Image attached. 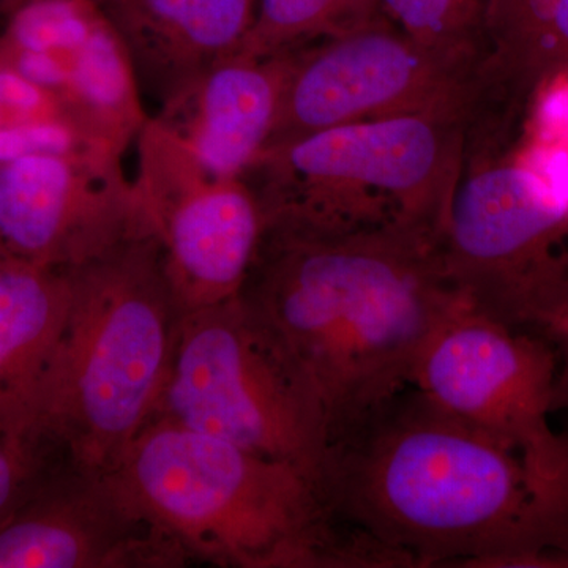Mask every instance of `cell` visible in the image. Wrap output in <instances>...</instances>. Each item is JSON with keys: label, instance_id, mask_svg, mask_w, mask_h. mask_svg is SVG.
<instances>
[{"label": "cell", "instance_id": "obj_1", "mask_svg": "<svg viewBox=\"0 0 568 568\" xmlns=\"http://www.w3.org/2000/svg\"><path fill=\"white\" fill-rule=\"evenodd\" d=\"M320 484L338 518L407 568L568 567V470L417 388L335 439Z\"/></svg>", "mask_w": 568, "mask_h": 568}, {"label": "cell", "instance_id": "obj_2", "mask_svg": "<svg viewBox=\"0 0 568 568\" xmlns=\"http://www.w3.org/2000/svg\"><path fill=\"white\" fill-rule=\"evenodd\" d=\"M241 298L312 396L331 446L410 387L426 343L467 295L439 239L409 224L267 223Z\"/></svg>", "mask_w": 568, "mask_h": 568}, {"label": "cell", "instance_id": "obj_3", "mask_svg": "<svg viewBox=\"0 0 568 568\" xmlns=\"http://www.w3.org/2000/svg\"><path fill=\"white\" fill-rule=\"evenodd\" d=\"M190 559L234 568H406L346 525L305 467L153 416L114 470Z\"/></svg>", "mask_w": 568, "mask_h": 568}, {"label": "cell", "instance_id": "obj_4", "mask_svg": "<svg viewBox=\"0 0 568 568\" xmlns=\"http://www.w3.org/2000/svg\"><path fill=\"white\" fill-rule=\"evenodd\" d=\"M70 272L73 304L61 343L0 437L59 447L74 469L112 474L155 416L181 312L153 231Z\"/></svg>", "mask_w": 568, "mask_h": 568}, {"label": "cell", "instance_id": "obj_5", "mask_svg": "<svg viewBox=\"0 0 568 568\" xmlns=\"http://www.w3.org/2000/svg\"><path fill=\"white\" fill-rule=\"evenodd\" d=\"M488 155L470 119L396 115L265 149L242 179L265 223L351 230L402 222L440 241L459 182Z\"/></svg>", "mask_w": 568, "mask_h": 568}, {"label": "cell", "instance_id": "obj_6", "mask_svg": "<svg viewBox=\"0 0 568 568\" xmlns=\"http://www.w3.org/2000/svg\"><path fill=\"white\" fill-rule=\"evenodd\" d=\"M410 114L463 115L491 148L506 144L523 121L491 55L426 47L383 17L298 48L265 149L345 123Z\"/></svg>", "mask_w": 568, "mask_h": 568}, {"label": "cell", "instance_id": "obj_7", "mask_svg": "<svg viewBox=\"0 0 568 568\" xmlns=\"http://www.w3.org/2000/svg\"><path fill=\"white\" fill-rule=\"evenodd\" d=\"M155 416L294 463L320 480L328 448L323 416L241 295L179 317Z\"/></svg>", "mask_w": 568, "mask_h": 568}, {"label": "cell", "instance_id": "obj_8", "mask_svg": "<svg viewBox=\"0 0 568 568\" xmlns=\"http://www.w3.org/2000/svg\"><path fill=\"white\" fill-rule=\"evenodd\" d=\"M134 181L162 245L164 274L181 315L241 295L265 220L242 178L211 173L155 118L136 136Z\"/></svg>", "mask_w": 568, "mask_h": 568}, {"label": "cell", "instance_id": "obj_9", "mask_svg": "<svg viewBox=\"0 0 568 568\" xmlns=\"http://www.w3.org/2000/svg\"><path fill=\"white\" fill-rule=\"evenodd\" d=\"M556 353L467 297L418 357L410 387L436 405L517 446L552 470H568V435L549 425Z\"/></svg>", "mask_w": 568, "mask_h": 568}, {"label": "cell", "instance_id": "obj_10", "mask_svg": "<svg viewBox=\"0 0 568 568\" xmlns=\"http://www.w3.org/2000/svg\"><path fill=\"white\" fill-rule=\"evenodd\" d=\"M439 248L452 282L493 313L568 248V196L530 164L478 166L459 182Z\"/></svg>", "mask_w": 568, "mask_h": 568}, {"label": "cell", "instance_id": "obj_11", "mask_svg": "<svg viewBox=\"0 0 568 568\" xmlns=\"http://www.w3.org/2000/svg\"><path fill=\"white\" fill-rule=\"evenodd\" d=\"M0 54L58 97L115 159L149 119L121 37L95 0L18 3L0 31Z\"/></svg>", "mask_w": 568, "mask_h": 568}, {"label": "cell", "instance_id": "obj_12", "mask_svg": "<svg viewBox=\"0 0 568 568\" xmlns=\"http://www.w3.org/2000/svg\"><path fill=\"white\" fill-rule=\"evenodd\" d=\"M152 230L122 162L36 153L0 166V235L21 260L73 268Z\"/></svg>", "mask_w": 568, "mask_h": 568}, {"label": "cell", "instance_id": "obj_13", "mask_svg": "<svg viewBox=\"0 0 568 568\" xmlns=\"http://www.w3.org/2000/svg\"><path fill=\"white\" fill-rule=\"evenodd\" d=\"M189 559L114 474L70 465L44 474L0 521V568H174Z\"/></svg>", "mask_w": 568, "mask_h": 568}, {"label": "cell", "instance_id": "obj_14", "mask_svg": "<svg viewBox=\"0 0 568 568\" xmlns=\"http://www.w3.org/2000/svg\"><path fill=\"white\" fill-rule=\"evenodd\" d=\"M297 50L267 58L234 52L160 104L155 119L211 173L242 178L271 140Z\"/></svg>", "mask_w": 568, "mask_h": 568}, {"label": "cell", "instance_id": "obj_15", "mask_svg": "<svg viewBox=\"0 0 568 568\" xmlns=\"http://www.w3.org/2000/svg\"><path fill=\"white\" fill-rule=\"evenodd\" d=\"M121 37L141 93L160 104L241 48L254 0H95Z\"/></svg>", "mask_w": 568, "mask_h": 568}, {"label": "cell", "instance_id": "obj_16", "mask_svg": "<svg viewBox=\"0 0 568 568\" xmlns=\"http://www.w3.org/2000/svg\"><path fill=\"white\" fill-rule=\"evenodd\" d=\"M73 304L70 268L0 257V428L39 383Z\"/></svg>", "mask_w": 568, "mask_h": 568}, {"label": "cell", "instance_id": "obj_17", "mask_svg": "<svg viewBox=\"0 0 568 568\" xmlns=\"http://www.w3.org/2000/svg\"><path fill=\"white\" fill-rule=\"evenodd\" d=\"M487 37L500 80L525 103L568 73V0H489Z\"/></svg>", "mask_w": 568, "mask_h": 568}, {"label": "cell", "instance_id": "obj_18", "mask_svg": "<svg viewBox=\"0 0 568 568\" xmlns=\"http://www.w3.org/2000/svg\"><path fill=\"white\" fill-rule=\"evenodd\" d=\"M36 153L122 162L92 141L58 97L0 54V166Z\"/></svg>", "mask_w": 568, "mask_h": 568}, {"label": "cell", "instance_id": "obj_19", "mask_svg": "<svg viewBox=\"0 0 568 568\" xmlns=\"http://www.w3.org/2000/svg\"><path fill=\"white\" fill-rule=\"evenodd\" d=\"M377 0H260L239 54L267 58L383 18Z\"/></svg>", "mask_w": 568, "mask_h": 568}, {"label": "cell", "instance_id": "obj_20", "mask_svg": "<svg viewBox=\"0 0 568 568\" xmlns=\"http://www.w3.org/2000/svg\"><path fill=\"white\" fill-rule=\"evenodd\" d=\"M489 0H377L392 24L410 39L458 54H489Z\"/></svg>", "mask_w": 568, "mask_h": 568}, {"label": "cell", "instance_id": "obj_21", "mask_svg": "<svg viewBox=\"0 0 568 568\" xmlns=\"http://www.w3.org/2000/svg\"><path fill=\"white\" fill-rule=\"evenodd\" d=\"M506 323L538 335L558 361L552 414L568 413V248L538 272L508 306Z\"/></svg>", "mask_w": 568, "mask_h": 568}, {"label": "cell", "instance_id": "obj_22", "mask_svg": "<svg viewBox=\"0 0 568 568\" xmlns=\"http://www.w3.org/2000/svg\"><path fill=\"white\" fill-rule=\"evenodd\" d=\"M40 452L0 437V521L20 506L44 476Z\"/></svg>", "mask_w": 568, "mask_h": 568}, {"label": "cell", "instance_id": "obj_23", "mask_svg": "<svg viewBox=\"0 0 568 568\" xmlns=\"http://www.w3.org/2000/svg\"><path fill=\"white\" fill-rule=\"evenodd\" d=\"M7 254H11L9 250H7L6 244H3L2 235H0V257L7 256Z\"/></svg>", "mask_w": 568, "mask_h": 568}, {"label": "cell", "instance_id": "obj_24", "mask_svg": "<svg viewBox=\"0 0 568 568\" xmlns=\"http://www.w3.org/2000/svg\"><path fill=\"white\" fill-rule=\"evenodd\" d=\"M7 7L10 9H13L14 6H18V3L26 2V0H6Z\"/></svg>", "mask_w": 568, "mask_h": 568}]
</instances>
